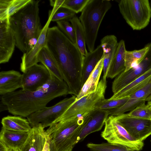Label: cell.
<instances>
[{"label":"cell","instance_id":"cell-7","mask_svg":"<svg viewBox=\"0 0 151 151\" xmlns=\"http://www.w3.org/2000/svg\"><path fill=\"white\" fill-rule=\"evenodd\" d=\"M106 88V81L102 78L94 91L76 100L52 125L60 122L72 119L94 110L96 105L105 99Z\"/></svg>","mask_w":151,"mask_h":151},{"label":"cell","instance_id":"cell-15","mask_svg":"<svg viewBox=\"0 0 151 151\" xmlns=\"http://www.w3.org/2000/svg\"><path fill=\"white\" fill-rule=\"evenodd\" d=\"M151 101V81L144 87L135 92L128 98L127 101L122 106L116 109H109L110 115L117 116L131 111L137 106Z\"/></svg>","mask_w":151,"mask_h":151},{"label":"cell","instance_id":"cell-17","mask_svg":"<svg viewBox=\"0 0 151 151\" xmlns=\"http://www.w3.org/2000/svg\"><path fill=\"white\" fill-rule=\"evenodd\" d=\"M41 124L32 127L25 143L20 149L21 151H42L48 137Z\"/></svg>","mask_w":151,"mask_h":151},{"label":"cell","instance_id":"cell-43","mask_svg":"<svg viewBox=\"0 0 151 151\" xmlns=\"http://www.w3.org/2000/svg\"></svg>","mask_w":151,"mask_h":151},{"label":"cell","instance_id":"cell-14","mask_svg":"<svg viewBox=\"0 0 151 151\" xmlns=\"http://www.w3.org/2000/svg\"><path fill=\"white\" fill-rule=\"evenodd\" d=\"M14 35L10 26V17L0 21V63L9 62L16 46Z\"/></svg>","mask_w":151,"mask_h":151},{"label":"cell","instance_id":"cell-22","mask_svg":"<svg viewBox=\"0 0 151 151\" xmlns=\"http://www.w3.org/2000/svg\"><path fill=\"white\" fill-rule=\"evenodd\" d=\"M126 50L124 42V40H121L118 43L116 53L108 71L107 78L112 79L125 70Z\"/></svg>","mask_w":151,"mask_h":151},{"label":"cell","instance_id":"cell-28","mask_svg":"<svg viewBox=\"0 0 151 151\" xmlns=\"http://www.w3.org/2000/svg\"><path fill=\"white\" fill-rule=\"evenodd\" d=\"M149 47L147 44L142 49L132 51L126 50L125 56V69L127 71L137 65L143 59L148 52Z\"/></svg>","mask_w":151,"mask_h":151},{"label":"cell","instance_id":"cell-4","mask_svg":"<svg viewBox=\"0 0 151 151\" xmlns=\"http://www.w3.org/2000/svg\"><path fill=\"white\" fill-rule=\"evenodd\" d=\"M84 116L61 121L49 127L45 131L50 151H72L79 142L85 125Z\"/></svg>","mask_w":151,"mask_h":151},{"label":"cell","instance_id":"cell-25","mask_svg":"<svg viewBox=\"0 0 151 151\" xmlns=\"http://www.w3.org/2000/svg\"><path fill=\"white\" fill-rule=\"evenodd\" d=\"M37 59L38 62L45 67L51 75L61 81H64L57 62L46 46L40 52Z\"/></svg>","mask_w":151,"mask_h":151},{"label":"cell","instance_id":"cell-2","mask_svg":"<svg viewBox=\"0 0 151 151\" xmlns=\"http://www.w3.org/2000/svg\"><path fill=\"white\" fill-rule=\"evenodd\" d=\"M68 94L69 90L66 83L52 75L51 78L37 90L15 91L1 96V102L10 114L27 117L47 107L52 99Z\"/></svg>","mask_w":151,"mask_h":151},{"label":"cell","instance_id":"cell-10","mask_svg":"<svg viewBox=\"0 0 151 151\" xmlns=\"http://www.w3.org/2000/svg\"><path fill=\"white\" fill-rule=\"evenodd\" d=\"M114 117L136 140L143 141L151 135V119L133 117L128 113L114 116Z\"/></svg>","mask_w":151,"mask_h":151},{"label":"cell","instance_id":"cell-19","mask_svg":"<svg viewBox=\"0 0 151 151\" xmlns=\"http://www.w3.org/2000/svg\"><path fill=\"white\" fill-rule=\"evenodd\" d=\"M151 81V67L132 83L118 92L114 93L110 100L129 98L135 92L141 88Z\"/></svg>","mask_w":151,"mask_h":151},{"label":"cell","instance_id":"cell-9","mask_svg":"<svg viewBox=\"0 0 151 151\" xmlns=\"http://www.w3.org/2000/svg\"><path fill=\"white\" fill-rule=\"evenodd\" d=\"M76 96L63 99L55 105L37 111L27 117L31 126L33 127L41 124L44 128L52 125L69 107L76 100Z\"/></svg>","mask_w":151,"mask_h":151},{"label":"cell","instance_id":"cell-35","mask_svg":"<svg viewBox=\"0 0 151 151\" xmlns=\"http://www.w3.org/2000/svg\"><path fill=\"white\" fill-rule=\"evenodd\" d=\"M76 15V13L73 11L60 6L52 16L51 21L56 22L61 20L69 21Z\"/></svg>","mask_w":151,"mask_h":151},{"label":"cell","instance_id":"cell-39","mask_svg":"<svg viewBox=\"0 0 151 151\" xmlns=\"http://www.w3.org/2000/svg\"><path fill=\"white\" fill-rule=\"evenodd\" d=\"M147 105L151 107V101H148Z\"/></svg>","mask_w":151,"mask_h":151},{"label":"cell","instance_id":"cell-33","mask_svg":"<svg viewBox=\"0 0 151 151\" xmlns=\"http://www.w3.org/2000/svg\"><path fill=\"white\" fill-rule=\"evenodd\" d=\"M68 21L61 20L56 22V23L58 27L66 37L73 43L76 45L74 31L71 24Z\"/></svg>","mask_w":151,"mask_h":151},{"label":"cell","instance_id":"cell-26","mask_svg":"<svg viewBox=\"0 0 151 151\" xmlns=\"http://www.w3.org/2000/svg\"><path fill=\"white\" fill-rule=\"evenodd\" d=\"M1 124L5 129L13 131L29 132L32 129L27 119L19 116L4 117L2 119Z\"/></svg>","mask_w":151,"mask_h":151},{"label":"cell","instance_id":"cell-30","mask_svg":"<svg viewBox=\"0 0 151 151\" xmlns=\"http://www.w3.org/2000/svg\"><path fill=\"white\" fill-rule=\"evenodd\" d=\"M128 99V98L116 100L104 99L96 105L94 110H109L118 108L123 105Z\"/></svg>","mask_w":151,"mask_h":151},{"label":"cell","instance_id":"cell-20","mask_svg":"<svg viewBox=\"0 0 151 151\" xmlns=\"http://www.w3.org/2000/svg\"><path fill=\"white\" fill-rule=\"evenodd\" d=\"M118 43L116 37L114 35L105 36L101 40L104 56L103 79L106 80L108 71L116 53Z\"/></svg>","mask_w":151,"mask_h":151},{"label":"cell","instance_id":"cell-11","mask_svg":"<svg viewBox=\"0 0 151 151\" xmlns=\"http://www.w3.org/2000/svg\"><path fill=\"white\" fill-rule=\"evenodd\" d=\"M147 44L149 50L141 62L136 66L122 73L114 80L112 86L114 93L132 83L151 67V42Z\"/></svg>","mask_w":151,"mask_h":151},{"label":"cell","instance_id":"cell-23","mask_svg":"<svg viewBox=\"0 0 151 151\" xmlns=\"http://www.w3.org/2000/svg\"><path fill=\"white\" fill-rule=\"evenodd\" d=\"M104 56L97 64L82 87L76 100L94 91L97 86L102 72L103 69Z\"/></svg>","mask_w":151,"mask_h":151},{"label":"cell","instance_id":"cell-1","mask_svg":"<svg viewBox=\"0 0 151 151\" xmlns=\"http://www.w3.org/2000/svg\"><path fill=\"white\" fill-rule=\"evenodd\" d=\"M46 46L58 64L69 94L77 96L82 88L84 56L58 27L48 28Z\"/></svg>","mask_w":151,"mask_h":151},{"label":"cell","instance_id":"cell-13","mask_svg":"<svg viewBox=\"0 0 151 151\" xmlns=\"http://www.w3.org/2000/svg\"><path fill=\"white\" fill-rule=\"evenodd\" d=\"M58 9V6H54L52 9L49 11L48 19L42 28L36 44L30 51L24 53L22 56L20 70L23 73L30 67L37 64L38 62V55L40 50L46 45L47 30L52 16Z\"/></svg>","mask_w":151,"mask_h":151},{"label":"cell","instance_id":"cell-6","mask_svg":"<svg viewBox=\"0 0 151 151\" xmlns=\"http://www.w3.org/2000/svg\"><path fill=\"white\" fill-rule=\"evenodd\" d=\"M120 12L127 23L134 30H140L149 24L151 8L148 0H121Z\"/></svg>","mask_w":151,"mask_h":151},{"label":"cell","instance_id":"cell-31","mask_svg":"<svg viewBox=\"0 0 151 151\" xmlns=\"http://www.w3.org/2000/svg\"><path fill=\"white\" fill-rule=\"evenodd\" d=\"M90 0H65L61 7L76 13L81 12Z\"/></svg>","mask_w":151,"mask_h":151},{"label":"cell","instance_id":"cell-41","mask_svg":"<svg viewBox=\"0 0 151 151\" xmlns=\"http://www.w3.org/2000/svg\"><path fill=\"white\" fill-rule=\"evenodd\" d=\"M9 151H15V150L14 149H10Z\"/></svg>","mask_w":151,"mask_h":151},{"label":"cell","instance_id":"cell-18","mask_svg":"<svg viewBox=\"0 0 151 151\" xmlns=\"http://www.w3.org/2000/svg\"><path fill=\"white\" fill-rule=\"evenodd\" d=\"M22 75L17 71H3L0 73V94H6L22 88Z\"/></svg>","mask_w":151,"mask_h":151},{"label":"cell","instance_id":"cell-8","mask_svg":"<svg viewBox=\"0 0 151 151\" xmlns=\"http://www.w3.org/2000/svg\"><path fill=\"white\" fill-rule=\"evenodd\" d=\"M104 124L101 136L108 142L122 145L132 150L140 151L142 149L143 141L135 140L117 122L114 116H109Z\"/></svg>","mask_w":151,"mask_h":151},{"label":"cell","instance_id":"cell-3","mask_svg":"<svg viewBox=\"0 0 151 151\" xmlns=\"http://www.w3.org/2000/svg\"><path fill=\"white\" fill-rule=\"evenodd\" d=\"M40 0L29 4L10 17V26L16 46L24 53L36 44L42 28L39 15Z\"/></svg>","mask_w":151,"mask_h":151},{"label":"cell","instance_id":"cell-40","mask_svg":"<svg viewBox=\"0 0 151 151\" xmlns=\"http://www.w3.org/2000/svg\"><path fill=\"white\" fill-rule=\"evenodd\" d=\"M15 150V151H21L20 149H17Z\"/></svg>","mask_w":151,"mask_h":151},{"label":"cell","instance_id":"cell-36","mask_svg":"<svg viewBox=\"0 0 151 151\" xmlns=\"http://www.w3.org/2000/svg\"><path fill=\"white\" fill-rule=\"evenodd\" d=\"M9 0H0V21L8 17L7 14L8 6Z\"/></svg>","mask_w":151,"mask_h":151},{"label":"cell","instance_id":"cell-29","mask_svg":"<svg viewBox=\"0 0 151 151\" xmlns=\"http://www.w3.org/2000/svg\"><path fill=\"white\" fill-rule=\"evenodd\" d=\"M87 147L92 151H138L129 149L119 144L107 143L101 144L88 143Z\"/></svg>","mask_w":151,"mask_h":151},{"label":"cell","instance_id":"cell-12","mask_svg":"<svg viewBox=\"0 0 151 151\" xmlns=\"http://www.w3.org/2000/svg\"><path fill=\"white\" fill-rule=\"evenodd\" d=\"M22 89L34 91L46 83L52 75L42 64H37L27 69L22 74Z\"/></svg>","mask_w":151,"mask_h":151},{"label":"cell","instance_id":"cell-32","mask_svg":"<svg viewBox=\"0 0 151 151\" xmlns=\"http://www.w3.org/2000/svg\"><path fill=\"white\" fill-rule=\"evenodd\" d=\"M128 113L133 117L151 119V107L145 103L138 106Z\"/></svg>","mask_w":151,"mask_h":151},{"label":"cell","instance_id":"cell-38","mask_svg":"<svg viewBox=\"0 0 151 151\" xmlns=\"http://www.w3.org/2000/svg\"><path fill=\"white\" fill-rule=\"evenodd\" d=\"M42 151H50L49 145L47 142L45 144Z\"/></svg>","mask_w":151,"mask_h":151},{"label":"cell","instance_id":"cell-27","mask_svg":"<svg viewBox=\"0 0 151 151\" xmlns=\"http://www.w3.org/2000/svg\"><path fill=\"white\" fill-rule=\"evenodd\" d=\"M69 21L70 22L74 31L76 45L82 54L86 56L88 52L86 48L85 36L82 25L76 15Z\"/></svg>","mask_w":151,"mask_h":151},{"label":"cell","instance_id":"cell-37","mask_svg":"<svg viewBox=\"0 0 151 151\" xmlns=\"http://www.w3.org/2000/svg\"><path fill=\"white\" fill-rule=\"evenodd\" d=\"M9 149H10L0 141V151H9Z\"/></svg>","mask_w":151,"mask_h":151},{"label":"cell","instance_id":"cell-21","mask_svg":"<svg viewBox=\"0 0 151 151\" xmlns=\"http://www.w3.org/2000/svg\"><path fill=\"white\" fill-rule=\"evenodd\" d=\"M29 132L8 130L2 127L0 141L9 149H20L26 142Z\"/></svg>","mask_w":151,"mask_h":151},{"label":"cell","instance_id":"cell-24","mask_svg":"<svg viewBox=\"0 0 151 151\" xmlns=\"http://www.w3.org/2000/svg\"><path fill=\"white\" fill-rule=\"evenodd\" d=\"M103 55V51L100 45L84 56L82 70V87Z\"/></svg>","mask_w":151,"mask_h":151},{"label":"cell","instance_id":"cell-42","mask_svg":"<svg viewBox=\"0 0 151 151\" xmlns=\"http://www.w3.org/2000/svg\"><path fill=\"white\" fill-rule=\"evenodd\" d=\"M149 3H150V8H151V0L150 1V2H149Z\"/></svg>","mask_w":151,"mask_h":151},{"label":"cell","instance_id":"cell-34","mask_svg":"<svg viewBox=\"0 0 151 151\" xmlns=\"http://www.w3.org/2000/svg\"><path fill=\"white\" fill-rule=\"evenodd\" d=\"M32 0H9L7 14L10 17L30 3Z\"/></svg>","mask_w":151,"mask_h":151},{"label":"cell","instance_id":"cell-5","mask_svg":"<svg viewBox=\"0 0 151 151\" xmlns=\"http://www.w3.org/2000/svg\"><path fill=\"white\" fill-rule=\"evenodd\" d=\"M112 6L110 0H90L79 18L84 30L86 45L89 52L94 45L101 23Z\"/></svg>","mask_w":151,"mask_h":151},{"label":"cell","instance_id":"cell-16","mask_svg":"<svg viewBox=\"0 0 151 151\" xmlns=\"http://www.w3.org/2000/svg\"><path fill=\"white\" fill-rule=\"evenodd\" d=\"M110 115L109 110H94L84 116L85 125L79 137L83 140L90 134L100 131Z\"/></svg>","mask_w":151,"mask_h":151}]
</instances>
